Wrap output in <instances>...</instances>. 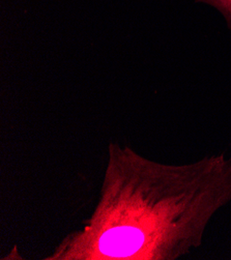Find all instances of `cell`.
Segmentation results:
<instances>
[{
  "label": "cell",
  "instance_id": "cell-1",
  "mask_svg": "<svg viewBox=\"0 0 231 260\" xmlns=\"http://www.w3.org/2000/svg\"><path fill=\"white\" fill-rule=\"evenodd\" d=\"M230 201L231 160L224 154L173 166L115 145L94 213L51 259H178L201 245Z\"/></svg>",
  "mask_w": 231,
  "mask_h": 260
},
{
  "label": "cell",
  "instance_id": "cell-2",
  "mask_svg": "<svg viewBox=\"0 0 231 260\" xmlns=\"http://www.w3.org/2000/svg\"><path fill=\"white\" fill-rule=\"evenodd\" d=\"M194 2L215 9L224 18L227 28L231 32V0H194Z\"/></svg>",
  "mask_w": 231,
  "mask_h": 260
}]
</instances>
